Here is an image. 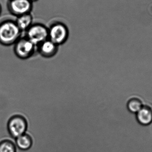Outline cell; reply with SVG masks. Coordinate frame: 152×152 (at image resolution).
I'll return each mask as SVG.
<instances>
[{"label":"cell","mask_w":152,"mask_h":152,"mask_svg":"<svg viewBox=\"0 0 152 152\" xmlns=\"http://www.w3.org/2000/svg\"><path fill=\"white\" fill-rule=\"evenodd\" d=\"M21 31L16 23L6 21L0 25V44L9 46L14 44L20 38Z\"/></svg>","instance_id":"1"},{"label":"cell","mask_w":152,"mask_h":152,"mask_svg":"<svg viewBox=\"0 0 152 152\" xmlns=\"http://www.w3.org/2000/svg\"><path fill=\"white\" fill-rule=\"evenodd\" d=\"M28 127V123L26 119L20 114L12 116L7 122V131L10 136L14 139L26 133Z\"/></svg>","instance_id":"2"},{"label":"cell","mask_w":152,"mask_h":152,"mask_svg":"<svg viewBox=\"0 0 152 152\" xmlns=\"http://www.w3.org/2000/svg\"><path fill=\"white\" fill-rule=\"evenodd\" d=\"M14 45L13 51L15 55L22 60L31 58L34 53L37 47L26 37H20Z\"/></svg>","instance_id":"3"},{"label":"cell","mask_w":152,"mask_h":152,"mask_svg":"<svg viewBox=\"0 0 152 152\" xmlns=\"http://www.w3.org/2000/svg\"><path fill=\"white\" fill-rule=\"evenodd\" d=\"M26 37L37 46L49 39V30L42 25H34L27 29Z\"/></svg>","instance_id":"4"},{"label":"cell","mask_w":152,"mask_h":152,"mask_svg":"<svg viewBox=\"0 0 152 152\" xmlns=\"http://www.w3.org/2000/svg\"><path fill=\"white\" fill-rule=\"evenodd\" d=\"M68 37L67 28L62 24L54 25L49 30V40L58 46L64 44L67 40Z\"/></svg>","instance_id":"5"},{"label":"cell","mask_w":152,"mask_h":152,"mask_svg":"<svg viewBox=\"0 0 152 152\" xmlns=\"http://www.w3.org/2000/svg\"><path fill=\"white\" fill-rule=\"evenodd\" d=\"M31 8V2L29 0H11L10 3L11 11L19 16L28 13Z\"/></svg>","instance_id":"6"},{"label":"cell","mask_w":152,"mask_h":152,"mask_svg":"<svg viewBox=\"0 0 152 152\" xmlns=\"http://www.w3.org/2000/svg\"><path fill=\"white\" fill-rule=\"evenodd\" d=\"M58 46L48 39L37 47L38 52L42 57L45 58H50L57 54L58 51Z\"/></svg>","instance_id":"7"},{"label":"cell","mask_w":152,"mask_h":152,"mask_svg":"<svg viewBox=\"0 0 152 152\" xmlns=\"http://www.w3.org/2000/svg\"><path fill=\"white\" fill-rule=\"evenodd\" d=\"M136 119L138 124L143 126H148L152 124V109L144 105L136 114Z\"/></svg>","instance_id":"8"},{"label":"cell","mask_w":152,"mask_h":152,"mask_svg":"<svg viewBox=\"0 0 152 152\" xmlns=\"http://www.w3.org/2000/svg\"><path fill=\"white\" fill-rule=\"evenodd\" d=\"M15 143L17 148L22 151H26L32 147L33 140L32 137L26 133L15 139Z\"/></svg>","instance_id":"9"},{"label":"cell","mask_w":152,"mask_h":152,"mask_svg":"<svg viewBox=\"0 0 152 152\" xmlns=\"http://www.w3.org/2000/svg\"><path fill=\"white\" fill-rule=\"evenodd\" d=\"M32 21V16L28 14L20 16L17 19V24L20 31L27 30L30 27Z\"/></svg>","instance_id":"10"},{"label":"cell","mask_w":152,"mask_h":152,"mask_svg":"<svg viewBox=\"0 0 152 152\" xmlns=\"http://www.w3.org/2000/svg\"><path fill=\"white\" fill-rule=\"evenodd\" d=\"M144 106L142 101L138 98H131L127 103V108L129 112L136 114Z\"/></svg>","instance_id":"11"},{"label":"cell","mask_w":152,"mask_h":152,"mask_svg":"<svg viewBox=\"0 0 152 152\" xmlns=\"http://www.w3.org/2000/svg\"><path fill=\"white\" fill-rule=\"evenodd\" d=\"M15 142L10 139H3L0 141V152H17Z\"/></svg>","instance_id":"12"},{"label":"cell","mask_w":152,"mask_h":152,"mask_svg":"<svg viewBox=\"0 0 152 152\" xmlns=\"http://www.w3.org/2000/svg\"><path fill=\"white\" fill-rule=\"evenodd\" d=\"M29 1H35V0H29Z\"/></svg>","instance_id":"13"},{"label":"cell","mask_w":152,"mask_h":152,"mask_svg":"<svg viewBox=\"0 0 152 152\" xmlns=\"http://www.w3.org/2000/svg\"><path fill=\"white\" fill-rule=\"evenodd\" d=\"M0 10H1V8H0Z\"/></svg>","instance_id":"14"}]
</instances>
